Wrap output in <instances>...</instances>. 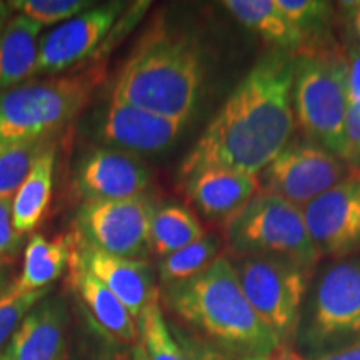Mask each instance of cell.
I'll return each instance as SVG.
<instances>
[{
  "instance_id": "obj_37",
  "label": "cell",
  "mask_w": 360,
  "mask_h": 360,
  "mask_svg": "<svg viewBox=\"0 0 360 360\" xmlns=\"http://www.w3.org/2000/svg\"><path fill=\"white\" fill-rule=\"evenodd\" d=\"M350 7V20H352V27H354V34L359 40L360 45V2H354V4H347Z\"/></svg>"
},
{
  "instance_id": "obj_8",
  "label": "cell",
  "mask_w": 360,
  "mask_h": 360,
  "mask_svg": "<svg viewBox=\"0 0 360 360\" xmlns=\"http://www.w3.org/2000/svg\"><path fill=\"white\" fill-rule=\"evenodd\" d=\"M352 174L339 155L304 137L287 143L260 172V192L304 209Z\"/></svg>"
},
{
  "instance_id": "obj_29",
  "label": "cell",
  "mask_w": 360,
  "mask_h": 360,
  "mask_svg": "<svg viewBox=\"0 0 360 360\" xmlns=\"http://www.w3.org/2000/svg\"><path fill=\"white\" fill-rule=\"evenodd\" d=\"M92 2L89 0H12L8 7L12 12L24 15L39 25L64 24L74 19L79 13L90 8Z\"/></svg>"
},
{
  "instance_id": "obj_14",
  "label": "cell",
  "mask_w": 360,
  "mask_h": 360,
  "mask_svg": "<svg viewBox=\"0 0 360 360\" xmlns=\"http://www.w3.org/2000/svg\"><path fill=\"white\" fill-rule=\"evenodd\" d=\"M152 174L141 157L114 147H96L80 160L75 193L85 200H119L146 193Z\"/></svg>"
},
{
  "instance_id": "obj_3",
  "label": "cell",
  "mask_w": 360,
  "mask_h": 360,
  "mask_svg": "<svg viewBox=\"0 0 360 360\" xmlns=\"http://www.w3.org/2000/svg\"><path fill=\"white\" fill-rule=\"evenodd\" d=\"M164 287L167 307L215 347L252 357H269L281 345L278 337L252 309L236 265L227 255L220 254L199 276Z\"/></svg>"
},
{
  "instance_id": "obj_5",
  "label": "cell",
  "mask_w": 360,
  "mask_h": 360,
  "mask_svg": "<svg viewBox=\"0 0 360 360\" xmlns=\"http://www.w3.org/2000/svg\"><path fill=\"white\" fill-rule=\"evenodd\" d=\"M103 72V65H90L0 92V143L49 141L82 112Z\"/></svg>"
},
{
  "instance_id": "obj_34",
  "label": "cell",
  "mask_w": 360,
  "mask_h": 360,
  "mask_svg": "<svg viewBox=\"0 0 360 360\" xmlns=\"http://www.w3.org/2000/svg\"><path fill=\"white\" fill-rule=\"evenodd\" d=\"M349 101L360 107V49H349L347 53Z\"/></svg>"
},
{
  "instance_id": "obj_28",
  "label": "cell",
  "mask_w": 360,
  "mask_h": 360,
  "mask_svg": "<svg viewBox=\"0 0 360 360\" xmlns=\"http://www.w3.org/2000/svg\"><path fill=\"white\" fill-rule=\"evenodd\" d=\"M70 360H132V345L115 339L85 314L84 337Z\"/></svg>"
},
{
  "instance_id": "obj_21",
  "label": "cell",
  "mask_w": 360,
  "mask_h": 360,
  "mask_svg": "<svg viewBox=\"0 0 360 360\" xmlns=\"http://www.w3.org/2000/svg\"><path fill=\"white\" fill-rule=\"evenodd\" d=\"M56 147L49 146L34 164L24 184L12 197L13 227L20 236L34 232L44 222L52 199Z\"/></svg>"
},
{
  "instance_id": "obj_40",
  "label": "cell",
  "mask_w": 360,
  "mask_h": 360,
  "mask_svg": "<svg viewBox=\"0 0 360 360\" xmlns=\"http://www.w3.org/2000/svg\"><path fill=\"white\" fill-rule=\"evenodd\" d=\"M7 281H8V274H7V269L4 267V264L0 262V295L6 292V285H7Z\"/></svg>"
},
{
  "instance_id": "obj_22",
  "label": "cell",
  "mask_w": 360,
  "mask_h": 360,
  "mask_svg": "<svg viewBox=\"0 0 360 360\" xmlns=\"http://www.w3.org/2000/svg\"><path fill=\"white\" fill-rule=\"evenodd\" d=\"M72 255V237L57 236L52 240L42 233H35L27 242L20 276L13 282V289L20 292H34L51 289V285L69 267Z\"/></svg>"
},
{
  "instance_id": "obj_12",
  "label": "cell",
  "mask_w": 360,
  "mask_h": 360,
  "mask_svg": "<svg viewBox=\"0 0 360 360\" xmlns=\"http://www.w3.org/2000/svg\"><path fill=\"white\" fill-rule=\"evenodd\" d=\"M360 334V259L332 264L317 283L310 337L314 342Z\"/></svg>"
},
{
  "instance_id": "obj_1",
  "label": "cell",
  "mask_w": 360,
  "mask_h": 360,
  "mask_svg": "<svg viewBox=\"0 0 360 360\" xmlns=\"http://www.w3.org/2000/svg\"><path fill=\"white\" fill-rule=\"evenodd\" d=\"M294 53L260 57L184 159L180 180L207 167L260 175L294 134Z\"/></svg>"
},
{
  "instance_id": "obj_38",
  "label": "cell",
  "mask_w": 360,
  "mask_h": 360,
  "mask_svg": "<svg viewBox=\"0 0 360 360\" xmlns=\"http://www.w3.org/2000/svg\"><path fill=\"white\" fill-rule=\"evenodd\" d=\"M12 8L8 7V2H0V30L7 25V22L11 20Z\"/></svg>"
},
{
  "instance_id": "obj_33",
  "label": "cell",
  "mask_w": 360,
  "mask_h": 360,
  "mask_svg": "<svg viewBox=\"0 0 360 360\" xmlns=\"http://www.w3.org/2000/svg\"><path fill=\"white\" fill-rule=\"evenodd\" d=\"M191 360H269V357H252V355H240L219 349L212 344H192Z\"/></svg>"
},
{
  "instance_id": "obj_9",
  "label": "cell",
  "mask_w": 360,
  "mask_h": 360,
  "mask_svg": "<svg viewBox=\"0 0 360 360\" xmlns=\"http://www.w3.org/2000/svg\"><path fill=\"white\" fill-rule=\"evenodd\" d=\"M155 210L147 193L119 200H85L75 217L74 232L112 255L147 260Z\"/></svg>"
},
{
  "instance_id": "obj_41",
  "label": "cell",
  "mask_w": 360,
  "mask_h": 360,
  "mask_svg": "<svg viewBox=\"0 0 360 360\" xmlns=\"http://www.w3.org/2000/svg\"><path fill=\"white\" fill-rule=\"evenodd\" d=\"M7 147H8V146H2V143H0V154H2V152H4V150H6V148H7Z\"/></svg>"
},
{
  "instance_id": "obj_17",
  "label": "cell",
  "mask_w": 360,
  "mask_h": 360,
  "mask_svg": "<svg viewBox=\"0 0 360 360\" xmlns=\"http://www.w3.org/2000/svg\"><path fill=\"white\" fill-rule=\"evenodd\" d=\"M72 237V236H70ZM69 285L77 294L84 312L109 332L115 339L127 345L139 342L137 319L129 312L127 307L114 295L109 287L90 272L84 262L80 252L72 242V255L69 260Z\"/></svg>"
},
{
  "instance_id": "obj_7",
  "label": "cell",
  "mask_w": 360,
  "mask_h": 360,
  "mask_svg": "<svg viewBox=\"0 0 360 360\" xmlns=\"http://www.w3.org/2000/svg\"><path fill=\"white\" fill-rule=\"evenodd\" d=\"M233 265L252 309L281 344L289 340L299 326L312 269L277 257H242Z\"/></svg>"
},
{
  "instance_id": "obj_16",
  "label": "cell",
  "mask_w": 360,
  "mask_h": 360,
  "mask_svg": "<svg viewBox=\"0 0 360 360\" xmlns=\"http://www.w3.org/2000/svg\"><path fill=\"white\" fill-rule=\"evenodd\" d=\"M70 236L90 272L114 292V295L135 319H139L147 305L159 300L155 274L148 260L112 255L89 244L77 232H72Z\"/></svg>"
},
{
  "instance_id": "obj_11",
  "label": "cell",
  "mask_w": 360,
  "mask_h": 360,
  "mask_svg": "<svg viewBox=\"0 0 360 360\" xmlns=\"http://www.w3.org/2000/svg\"><path fill=\"white\" fill-rule=\"evenodd\" d=\"M186 125V120L139 109L110 96L97 119L96 137L103 147L120 148L135 155H152L172 147Z\"/></svg>"
},
{
  "instance_id": "obj_27",
  "label": "cell",
  "mask_w": 360,
  "mask_h": 360,
  "mask_svg": "<svg viewBox=\"0 0 360 360\" xmlns=\"http://www.w3.org/2000/svg\"><path fill=\"white\" fill-rule=\"evenodd\" d=\"M51 143L49 141L15 143L8 146L0 154V200L12 199L15 195L35 162Z\"/></svg>"
},
{
  "instance_id": "obj_39",
  "label": "cell",
  "mask_w": 360,
  "mask_h": 360,
  "mask_svg": "<svg viewBox=\"0 0 360 360\" xmlns=\"http://www.w3.org/2000/svg\"><path fill=\"white\" fill-rule=\"evenodd\" d=\"M132 360H148L146 349H143L141 340H139L135 345H132Z\"/></svg>"
},
{
  "instance_id": "obj_6",
  "label": "cell",
  "mask_w": 360,
  "mask_h": 360,
  "mask_svg": "<svg viewBox=\"0 0 360 360\" xmlns=\"http://www.w3.org/2000/svg\"><path fill=\"white\" fill-rule=\"evenodd\" d=\"M225 238L237 259L277 257L312 269L321 259L310 240L302 209L259 192L225 222Z\"/></svg>"
},
{
  "instance_id": "obj_24",
  "label": "cell",
  "mask_w": 360,
  "mask_h": 360,
  "mask_svg": "<svg viewBox=\"0 0 360 360\" xmlns=\"http://www.w3.org/2000/svg\"><path fill=\"white\" fill-rule=\"evenodd\" d=\"M220 255V238L205 236L200 240L165 255L159 262V278L164 285L199 276Z\"/></svg>"
},
{
  "instance_id": "obj_26",
  "label": "cell",
  "mask_w": 360,
  "mask_h": 360,
  "mask_svg": "<svg viewBox=\"0 0 360 360\" xmlns=\"http://www.w3.org/2000/svg\"><path fill=\"white\" fill-rule=\"evenodd\" d=\"M139 340L146 349L148 360H191L170 334L162 314L159 300L147 305L137 319Z\"/></svg>"
},
{
  "instance_id": "obj_30",
  "label": "cell",
  "mask_w": 360,
  "mask_h": 360,
  "mask_svg": "<svg viewBox=\"0 0 360 360\" xmlns=\"http://www.w3.org/2000/svg\"><path fill=\"white\" fill-rule=\"evenodd\" d=\"M51 289L34 290V292H20L13 287L0 295V352L6 349L11 342L17 328L24 322L27 314L37 305L44 297L49 295Z\"/></svg>"
},
{
  "instance_id": "obj_19",
  "label": "cell",
  "mask_w": 360,
  "mask_h": 360,
  "mask_svg": "<svg viewBox=\"0 0 360 360\" xmlns=\"http://www.w3.org/2000/svg\"><path fill=\"white\" fill-rule=\"evenodd\" d=\"M42 25L13 15L0 30V92L22 85L35 75Z\"/></svg>"
},
{
  "instance_id": "obj_18",
  "label": "cell",
  "mask_w": 360,
  "mask_h": 360,
  "mask_svg": "<svg viewBox=\"0 0 360 360\" xmlns=\"http://www.w3.org/2000/svg\"><path fill=\"white\" fill-rule=\"evenodd\" d=\"M192 204L205 217L231 220L260 192L259 175L222 167L197 170L184 180Z\"/></svg>"
},
{
  "instance_id": "obj_10",
  "label": "cell",
  "mask_w": 360,
  "mask_h": 360,
  "mask_svg": "<svg viewBox=\"0 0 360 360\" xmlns=\"http://www.w3.org/2000/svg\"><path fill=\"white\" fill-rule=\"evenodd\" d=\"M319 255L344 259L360 247V175L352 174L302 209Z\"/></svg>"
},
{
  "instance_id": "obj_4",
  "label": "cell",
  "mask_w": 360,
  "mask_h": 360,
  "mask_svg": "<svg viewBox=\"0 0 360 360\" xmlns=\"http://www.w3.org/2000/svg\"><path fill=\"white\" fill-rule=\"evenodd\" d=\"M347 52L335 42H326L295 56V122L304 137L326 147L344 160L345 119L349 110Z\"/></svg>"
},
{
  "instance_id": "obj_36",
  "label": "cell",
  "mask_w": 360,
  "mask_h": 360,
  "mask_svg": "<svg viewBox=\"0 0 360 360\" xmlns=\"http://www.w3.org/2000/svg\"><path fill=\"white\" fill-rule=\"evenodd\" d=\"M269 360H305L304 357H300L295 350H292L289 345L281 344L276 349V352H272L269 355Z\"/></svg>"
},
{
  "instance_id": "obj_2",
  "label": "cell",
  "mask_w": 360,
  "mask_h": 360,
  "mask_svg": "<svg viewBox=\"0 0 360 360\" xmlns=\"http://www.w3.org/2000/svg\"><path fill=\"white\" fill-rule=\"evenodd\" d=\"M204 75L197 39L155 19L135 44L110 96L139 109L188 122L200 98Z\"/></svg>"
},
{
  "instance_id": "obj_20",
  "label": "cell",
  "mask_w": 360,
  "mask_h": 360,
  "mask_svg": "<svg viewBox=\"0 0 360 360\" xmlns=\"http://www.w3.org/2000/svg\"><path fill=\"white\" fill-rule=\"evenodd\" d=\"M231 15L245 29L257 34L274 51L297 56L302 51V37L277 7L276 0H227L222 2Z\"/></svg>"
},
{
  "instance_id": "obj_15",
  "label": "cell",
  "mask_w": 360,
  "mask_h": 360,
  "mask_svg": "<svg viewBox=\"0 0 360 360\" xmlns=\"http://www.w3.org/2000/svg\"><path fill=\"white\" fill-rule=\"evenodd\" d=\"M69 321L64 297H44L0 352V360H70Z\"/></svg>"
},
{
  "instance_id": "obj_23",
  "label": "cell",
  "mask_w": 360,
  "mask_h": 360,
  "mask_svg": "<svg viewBox=\"0 0 360 360\" xmlns=\"http://www.w3.org/2000/svg\"><path fill=\"white\" fill-rule=\"evenodd\" d=\"M204 225L187 207L162 205L155 210L150 227V252L162 259L205 237Z\"/></svg>"
},
{
  "instance_id": "obj_32",
  "label": "cell",
  "mask_w": 360,
  "mask_h": 360,
  "mask_svg": "<svg viewBox=\"0 0 360 360\" xmlns=\"http://www.w3.org/2000/svg\"><path fill=\"white\" fill-rule=\"evenodd\" d=\"M24 240V236L13 227L12 199L0 200V262L6 257H13Z\"/></svg>"
},
{
  "instance_id": "obj_31",
  "label": "cell",
  "mask_w": 360,
  "mask_h": 360,
  "mask_svg": "<svg viewBox=\"0 0 360 360\" xmlns=\"http://www.w3.org/2000/svg\"><path fill=\"white\" fill-rule=\"evenodd\" d=\"M344 162L354 174L360 175V107L349 103L345 119V154Z\"/></svg>"
},
{
  "instance_id": "obj_25",
  "label": "cell",
  "mask_w": 360,
  "mask_h": 360,
  "mask_svg": "<svg viewBox=\"0 0 360 360\" xmlns=\"http://www.w3.org/2000/svg\"><path fill=\"white\" fill-rule=\"evenodd\" d=\"M276 2L302 37L300 52L312 51L319 45L330 42V39L327 37V29L332 17L330 4L319 2V0H276Z\"/></svg>"
},
{
  "instance_id": "obj_13",
  "label": "cell",
  "mask_w": 360,
  "mask_h": 360,
  "mask_svg": "<svg viewBox=\"0 0 360 360\" xmlns=\"http://www.w3.org/2000/svg\"><path fill=\"white\" fill-rule=\"evenodd\" d=\"M122 12V2L102 4L42 35L35 74H58L79 65L101 47Z\"/></svg>"
},
{
  "instance_id": "obj_35",
  "label": "cell",
  "mask_w": 360,
  "mask_h": 360,
  "mask_svg": "<svg viewBox=\"0 0 360 360\" xmlns=\"http://www.w3.org/2000/svg\"><path fill=\"white\" fill-rule=\"evenodd\" d=\"M315 360H360V339L334 350V352L321 355V357H317Z\"/></svg>"
}]
</instances>
